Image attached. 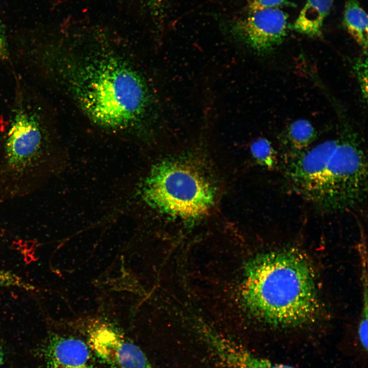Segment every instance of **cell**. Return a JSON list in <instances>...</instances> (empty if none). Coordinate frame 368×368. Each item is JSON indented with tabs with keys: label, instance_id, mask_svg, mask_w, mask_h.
Segmentation results:
<instances>
[{
	"label": "cell",
	"instance_id": "cell-18",
	"mask_svg": "<svg viewBox=\"0 0 368 368\" xmlns=\"http://www.w3.org/2000/svg\"><path fill=\"white\" fill-rule=\"evenodd\" d=\"M3 363V354L1 349L0 348V367Z\"/></svg>",
	"mask_w": 368,
	"mask_h": 368
},
{
	"label": "cell",
	"instance_id": "cell-16",
	"mask_svg": "<svg viewBox=\"0 0 368 368\" xmlns=\"http://www.w3.org/2000/svg\"><path fill=\"white\" fill-rule=\"evenodd\" d=\"M8 47L5 29L0 15V60L8 58Z\"/></svg>",
	"mask_w": 368,
	"mask_h": 368
},
{
	"label": "cell",
	"instance_id": "cell-11",
	"mask_svg": "<svg viewBox=\"0 0 368 368\" xmlns=\"http://www.w3.org/2000/svg\"><path fill=\"white\" fill-rule=\"evenodd\" d=\"M343 24L356 42L366 50L368 44L367 15L358 0H347Z\"/></svg>",
	"mask_w": 368,
	"mask_h": 368
},
{
	"label": "cell",
	"instance_id": "cell-15",
	"mask_svg": "<svg viewBox=\"0 0 368 368\" xmlns=\"http://www.w3.org/2000/svg\"><path fill=\"white\" fill-rule=\"evenodd\" d=\"M286 0H250L248 4L249 12L258 10L278 8L285 2Z\"/></svg>",
	"mask_w": 368,
	"mask_h": 368
},
{
	"label": "cell",
	"instance_id": "cell-5",
	"mask_svg": "<svg viewBox=\"0 0 368 368\" xmlns=\"http://www.w3.org/2000/svg\"><path fill=\"white\" fill-rule=\"evenodd\" d=\"M42 132L35 117L24 110L15 114L4 149V168L16 178L38 170L47 151Z\"/></svg>",
	"mask_w": 368,
	"mask_h": 368
},
{
	"label": "cell",
	"instance_id": "cell-10",
	"mask_svg": "<svg viewBox=\"0 0 368 368\" xmlns=\"http://www.w3.org/2000/svg\"><path fill=\"white\" fill-rule=\"evenodd\" d=\"M221 361L223 368H296L273 363L259 357L236 342L229 344L224 349Z\"/></svg>",
	"mask_w": 368,
	"mask_h": 368
},
{
	"label": "cell",
	"instance_id": "cell-2",
	"mask_svg": "<svg viewBox=\"0 0 368 368\" xmlns=\"http://www.w3.org/2000/svg\"><path fill=\"white\" fill-rule=\"evenodd\" d=\"M241 294L248 315L273 327L306 324L319 308L313 267L294 249L268 251L251 258L245 264Z\"/></svg>",
	"mask_w": 368,
	"mask_h": 368
},
{
	"label": "cell",
	"instance_id": "cell-17",
	"mask_svg": "<svg viewBox=\"0 0 368 368\" xmlns=\"http://www.w3.org/2000/svg\"><path fill=\"white\" fill-rule=\"evenodd\" d=\"M168 0H148V4L154 12V14L157 15L159 11L162 9L164 4H165Z\"/></svg>",
	"mask_w": 368,
	"mask_h": 368
},
{
	"label": "cell",
	"instance_id": "cell-12",
	"mask_svg": "<svg viewBox=\"0 0 368 368\" xmlns=\"http://www.w3.org/2000/svg\"><path fill=\"white\" fill-rule=\"evenodd\" d=\"M317 133L312 124L305 119L292 122L286 132V139L292 152L301 151L310 147Z\"/></svg>",
	"mask_w": 368,
	"mask_h": 368
},
{
	"label": "cell",
	"instance_id": "cell-3",
	"mask_svg": "<svg viewBox=\"0 0 368 368\" xmlns=\"http://www.w3.org/2000/svg\"><path fill=\"white\" fill-rule=\"evenodd\" d=\"M284 171L293 189L323 211L355 209L366 198V155L351 133L291 152Z\"/></svg>",
	"mask_w": 368,
	"mask_h": 368
},
{
	"label": "cell",
	"instance_id": "cell-4",
	"mask_svg": "<svg viewBox=\"0 0 368 368\" xmlns=\"http://www.w3.org/2000/svg\"><path fill=\"white\" fill-rule=\"evenodd\" d=\"M142 192L144 199L152 208L183 218L204 214L214 199L212 187L199 173L171 161L158 164L152 169Z\"/></svg>",
	"mask_w": 368,
	"mask_h": 368
},
{
	"label": "cell",
	"instance_id": "cell-8",
	"mask_svg": "<svg viewBox=\"0 0 368 368\" xmlns=\"http://www.w3.org/2000/svg\"><path fill=\"white\" fill-rule=\"evenodd\" d=\"M43 357L44 368H95L88 344L73 337L51 335Z\"/></svg>",
	"mask_w": 368,
	"mask_h": 368
},
{
	"label": "cell",
	"instance_id": "cell-6",
	"mask_svg": "<svg viewBox=\"0 0 368 368\" xmlns=\"http://www.w3.org/2000/svg\"><path fill=\"white\" fill-rule=\"evenodd\" d=\"M288 28V14L275 8L250 13L236 21L231 31L234 37L250 49L265 53L282 42Z\"/></svg>",
	"mask_w": 368,
	"mask_h": 368
},
{
	"label": "cell",
	"instance_id": "cell-9",
	"mask_svg": "<svg viewBox=\"0 0 368 368\" xmlns=\"http://www.w3.org/2000/svg\"><path fill=\"white\" fill-rule=\"evenodd\" d=\"M333 2L334 0H307L293 24V29L310 37L319 36Z\"/></svg>",
	"mask_w": 368,
	"mask_h": 368
},
{
	"label": "cell",
	"instance_id": "cell-14",
	"mask_svg": "<svg viewBox=\"0 0 368 368\" xmlns=\"http://www.w3.org/2000/svg\"><path fill=\"white\" fill-rule=\"evenodd\" d=\"M0 286L16 287L26 290H34L35 287L24 281L17 274L9 271L0 269Z\"/></svg>",
	"mask_w": 368,
	"mask_h": 368
},
{
	"label": "cell",
	"instance_id": "cell-13",
	"mask_svg": "<svg viewBox=\"0 0 368 368\" xmlns=\"http://www.w3.org/2000/svg\"><path fill=\"white\" fill-rule=\"evenodd\" d=\"M254 157L261 165L267 168H273L276 164L275 154L270 142L266 139L260 138L254 141L251 145Z\"/></svg>",
	"mask_w": 368,
	"mask_h": 368
},
{
	"label": "cell",
	"instance_id": "cell-7",
	"mask_svg": "<svg viewBox=\"0 0 368 368\" xmlns=\"http://www.w3.org/2000/svg\"><path fill=\"white\" fill-rule=\"evenodd\" d=\"M88 344L110 368H155L138 346L110 327L101 326L90 330Z\"/></svg>",
	"mask_w": 368,
	"mask_h": 368
},
{
	"label": "cell",
	"instance_id": "cell-1",
	"mask_svg": "<svg viewBox=\"0 0 368 368\" xmlns=\"http://www.w3.org/2000/svg\"><path fill=\"white\" fill-rule=\"evenodd\" d=\"M53 62L78 106L93 123L119 131L145 124L151 93L142 74L118 54L102 49L61 53Z\"/></svg>",
	"mask_w": 368,
	"mask_h": 368
}]
</instances>
